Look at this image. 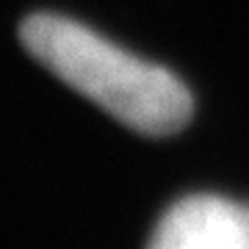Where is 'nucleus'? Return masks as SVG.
Wrapping results in <instances>:
<instances>
[{"label": "nucleus", "mask_w": 249, "mask_h": 249, "mask_svg": "<svg viewBox=\"0 0 249 249\" xmlns=\"http://www.w3.org/2000/svg\"><path fill=\"white\" fill-rule=\"evenodd\" d=\"M19 39L45 70L136 133L172 136L194 114V100L180 78L78 19L39 11L22 19Z\"/></svg>", "instance_id": "obj_1"}, {"label": "nucleus", "mask_w": 249, "mask_h": 249, "mask_svg": "<svg viewBox=\"0 0 249 249\" xmlns=\"http://www.w3.org/2000/svg\"><path fill=\"white\" fill-rule=\"evenodd\" d=\"M147 249H249V205L191 194L158 219Z\"/></svg>", "instance_id": "obj_2"}]
</instances>
